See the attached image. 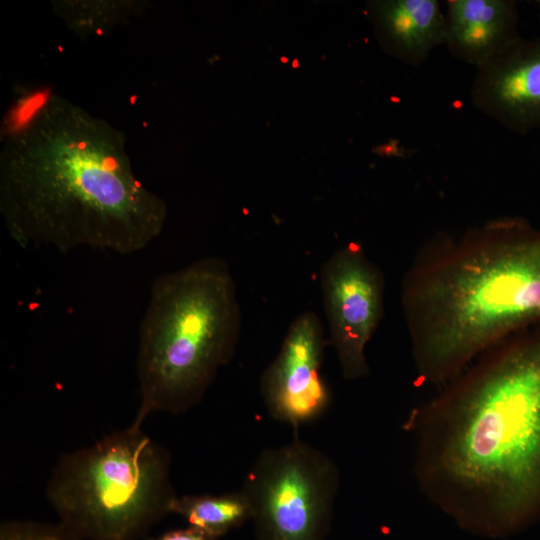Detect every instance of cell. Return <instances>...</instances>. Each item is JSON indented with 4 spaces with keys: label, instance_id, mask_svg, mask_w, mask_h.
<instances>
[{
    "label": "cell",
    "instance_id": "obj_1",
    "mask_svg": "<svg viewBox=\"0 0 540 540\" xmlns=\"http://www.w3.org/2000/svg\"><path fill=\"white\" fill-rule=\"evenodd\" d=\"M422 494L499 538L540 523V323L496 344L412 411Z\"/></svg>",
    "mask_w": 540,
    "mask_h": 540
},
{
    "label": "cell",
    "instance_id": "obj_2",
    "mask_svg": "<svg viewBox=\"0 0 540 540\" xmlns=\"http://www.w3.org/2000/svg\"><path fill=\"white\" fill-rule=\"evenodd\" d=\"M0 212L20 247L62 253H135L167 218L164 200L134 174L125 134L54 93L4 141Z\"/></svg>",
    "mask_w": 540,
    "mask_h": 540
},
{
    "label": "cell",
    "instance_id": "obj_3",
    "mask_svg": "<svg viewBox=\"0 0 540 540\" xmlns=\"http://www.w3.org/2000/svg\"><path fill=\"white\" fill-rule=\"evenodd\" d=\"M401 304L417 377L440 389L540 323V228L501 217L460 235L437 234L404 275Z\"/></svg>",
    "mask_w": 540,
    "mask_h": 540
},
{
    "label": "cell",
    "instance_id": "obj_4",
    "mask_svg": "<svg viewBox=\"0 0 540 540\" xmlns=\"http://www.w3.org/2000/svg\"><path fill=\"white\" fill-rule=\"evenodd\" d=\"M242 316L228 263L217 256L158 276L140 324L134 422L196 406L233 358Z\"/></svg>",
    "mask_w": 540,
    "mask_h": 540
},
{
    "label": "cell",
    "instance_id": "obj_5",
    "mask_svg": "<svg viewBox=\"0 0 540 540\" xmlns=\"http://www.w3.org/2000/svg\"><path fill=\"white\" fill-rule=\"evenodd\" d=\"M176 496L170 452L134 421L62 454L46 485L58 522L82 540L145 538Z\"/></svg>",
    "mask_w": 540,
    "mask_h": 540
},
{
    "label": "cell",
    "instance_id": "obj_6",
    "mask_svg": "<svg viewBox=\"0 0 540 540\" xmlns=\"http://www.w3.org/2000/svg\"><path fill=\"white\" fill-rule=\"evenodd\" d=\"M339 486L332 458L295 439L264 449L241 491L249 501L258 540H327Z\"/></svg>",
    "mask_w": 540,
    "mask_h": 540
},
{
    "label": "cell",
    "instance_id": "obj_7",
    "mask_svg": "<svg viewBox=\"0 0 540 540\" xmlns=\"http://www.w3.org/2000/svg\"><path fill=\"white\" fill-rule=\"evenodd\" d=\"M324 310L344 379L369 375L365 350L384 311L385 279L363 248L349 243L336 250L320 274Z\"/></svg>",
    "mask_w": 540,
    "mask_h": 540
},
{
    "label": "cell",
    "instance_id": "obj_8",
    "mask_svg": "<svg viewBox=\"0 0 540 540\" xmlns=\"http://www.w3.org/2000/svg\"><path fill=\"white\" fill-rule=\"evenodd\" d=\"M325 344L315 312L305 311L293 320L260 380V393L272 418L297 429L328 409L331 395L321 374Z\"/></svg>",
    "mask_w": 540,
    "mask_h": 540
},
{
    "label": "cell",
    "instance_id": "obj_9",
    "mask_svg": "<svg viewBox=\"0 0 540 540\" xmlns=\"http://www.w3.org/2000/svg\"><path fill=\"white\" fill-rule=\"evenodd\" d=\"M474 106L509 130L540 129V37L520 38L477 68Z\"/></svg>",
    "mask_w": 540,
    "mask_h": 540
},
{
    "label": "cell",
    "instance_id": "obj_10",
    "mask_svg": "<svg viewBox=\"0 0 540 540\" xmlns=\"http://www.w3.org/2000/svg\"><path fill=\"white\" fill-rule=\"evenodd\" d=\"M445 44L457 59L476 68L521 37L518 11L510 0H449Z\"/></svg>",
    "mask_w": 540,
    "mask_h": 540
},
{
    "label": "cell",
    "instance_id": "obj_11",
    "mask_svg": "<svg viewBox=\"0 0 540 540\" xmlns=\"http://www.w3.org/2000/svg\"><path fill=\"white\" fill-rule=\"evenodd\" d=\"M373 7L383 40L405 62L417 66L445 44L446 17L436 0L380 1Z\"/></svg>",
    "mask_w": 540,
    "mask_h": 540
},
{
    "label": "cell",
    "instance_id": "obj_12",
    "mask_svg": "<svg viewBox=\"0 0 540 540\" xmlns=\"http://www.w3.org/2000/svg\"><path fill=\"white\" fill-rule=\"evenodd\" d=\"M170 513L183 518L187 526L216 538L243 526L252 517L249 501L241 489L222 494L177 495Z\"/></svg>",
    "mask_w": 540,
    "mask_h": 540
},
{
    "label": "cell",
    "instance_id": "obj_13",
    "mask_svg": "<svg viewBox=\"0 0 540 540\" xmlns=\"http://www.w3.org/2000/svg\"><path fill=\"white\" fill-rule=\"evenodd\" d=\"M147 0H53L52 13L76 36H103L115 27L140 17Z\"/></svg>",
    "mask_w": 540,
    "mask_h": 540
},
{
    "label": "cell",
    "instance_id": "obj_14",
    "mask_svg": "<svg viewBox=\"0 0 540 540\" xmlns=\"http://www.w3.org/2000/svg\"><path fill=\"white\" fill-rule=\"evenodd\" d=\"M0 540H82L60 522L6 520L0 525Z\"/></svg>",
    "mask_w": 540,
    "mask_h": 540
},
{
    "label": "cell",
    "instance_id": "obj_15",
    "mask_svg": "<svg viewBox=\"0 0 540 540\" xmlns=\"http://www.w3.org/2000/svg\"><path fill=\"white\" fill-rule=\"evenodd\" d=\"M147 540H221V538L209 536L187 526L164 532L156 537L147 538Z\"/></svg>",
    "mask_w": 540,
    "mask_h": 540
},
{
    "label": "cell",
    "instance_id": "obj_16",
    "mask_svg": "<svg viewBox=\"0 0 540 540\" xmlns=\"http://www.w3.org/2000/svg\"><path fill=\"white\" fill-rule=\"evenodd\" d=\"M537 4H538V7H539V12H540V0L537 1Z\"/></svg>",
    "mask_w": 540,
    "mask_h": 540
}]
</instances>
